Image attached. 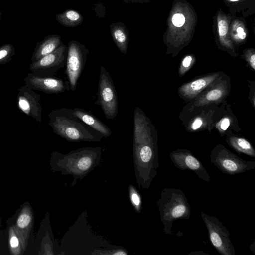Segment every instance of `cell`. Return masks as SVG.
I'll use <instances>...</instances> for the list:
<instances>
[{
  "label": "cell",
  "mask_w": 255,
  "mask_h": 255,
  "mask_svg": "<svg viewBox=\"0 0 255 255\" xmlns=\"http://www.w3.org/2000/svg\"><path fill=\"white\" fill-rule=\"evenodd\" d=\"M49 125L56 134L70 141H96L103 135L74 115L73 109L61 108L51 111Z\"/></svg>",
  "instance_id": "cell-1"
},
{
  "label": "cell",
  "mask_w": 255,
  "mask_h": 255,
  "mask_svg": "<svg viewBox=\"0 0 255 255\" xmlns=\"http://www.w3.org/2000/svg\"><path fill=\"white\" fill-rule=\"evenodd\" d=\"M160 219L166 234H173V222L177 219L188 220L191 215V208L184 193L178 188H165L157 202Z\"/></svg>",
  "instance_id": "cell-2"
},
{
  "label": "cell",
  "mask_w": 255,
  "mask_h": 255,
  "mask_svg": "<svg viewBox=\"0 0 255 255\" xmlns=\"http://www.w3.org/2000/svg\"><path fill=\"white\" fill-rule=\"evenodd\" d=\"M95 104L100 106L106 118L113 120L118 114V96L114 82L106 68L100 66L98 99Z\"/></svg>",
  "instance_id": "cell-3"
},
{
  "label": "cell",
  "mask_w": 255,
  "mask_h": 255,
  "mask_svg": "<svg viewBox=\"0 0 255 255\" xmlns=\"http://www.w3.org/2000/svg\"><path fill=\"white\" fill-rule=\"evenodd\" d=\"M211 162L223 173L229 175L242 173L255 168L254 161H248L218 145L211 154Z\"/></svg>",
  "instance_id": "cell-4"
},
{
  "label": "cell",
  "mask_w": 255,
  "mask_h": 255,
  "mask_svg": "<svg viewBox=\"0 0 255 255\" xmlns=\"http://www.w3.org/2000/svg\"><path fill=\"white\" fill-rule=\"evenodd\" d=\"M67 48L66 72L70 89L73 91L84 68L89 50L83 44L75 40L69 41Z\"/></svg>",
  "instance_id": "cell-5"
},
{
  "label": "cell",
  "mask_w": 255,
  "mask_h": 255,
  "mask_svg": "<svg viewBox=\"0 0 255 255\" xmlns=\"http://www.w3.org/2000/svg\"><path fill=\"white\" fill-rule=\"evenodd\" d=\"M201 216L208 230L211 244L222 255H235V249L230 238V234L215 216L201 212Z\"/></svg>",
  "instance_id": "cell-6"
},
{
  "label": "cell",
  "mask_w": 255,
  "mask_h": 255,
  "mask_svg": "<svg viewBox=\"0 0 255 255\" xmlns=\"http://www.w3.org/2000/svg\"><path fill=\"white\" fill-rule=\"evenodd\" d=\"M67 46L62 44L52 53L30 65L31 72L41 77H53L66 63Z\"/></svg>",
  "instance_id": "cell-7"
},
{
  "label": "cell",
  "mask_w": 255,
  "mask_h": 255,
  "mask_svg": "<svg viewBox=\"0 0 255 255\" xmlns=\"http://www.w3.org/2000/svg\"><path fill=\"white\" fill-rule=\"evenodd\" d=\"M170 157L174 165L181 170L194 172L202 180L210 181V176L203 165L188 150L178 149L171 152Z\"/></svg>",
  "instance_id": "cell-8"
},
{
  "label": "cell",
  "mask_w": 255,
  "mask_h": 255,
  "mask_svg": "<svg viewBox=\"0 0 255 255\" xmlns=\"http://www.w3.org/2000/svg\"><path fill=\"white\" fill-rule=\"evenodd\" d=\"M18 104L25 114L38 122L42 121V107L40 96L26 84L18 90Z\"/></svg>",
  "instance_id": "cell-9"
},
{
  "label": "cell",
  "mask_w": 255,
  "mask_h": 255,
  "mask_svg": "<svg viewBox=\"0 0 255 255\" xmlns=\"http://www.w3.org/2000/svg\"><path fill=\"white\" fill-rule=\"evenodd\" d=\"M24 81L31 89L47 93L58 94L66 90L64 81L53 77H41L31 73L27 75Z\"/></svg>",
  "instance_id": "cell-10"
},
{
  "label": "cell",
  "mask_w": 255,
  "mask_h": 255,
  "mask_svg": "<svg viewBox=\"0 0 255 255\" xmlns=\"http://www.w3.org/2000/svg\"><path fill=\"white\" fill-rule=\"evenodd\" d=\"M219 76V74L216 73L196 79L182 85L179 89V93L186 98H193L212 84Z\"/></svg>",
  "instance_id": "cell-11"
},
{
  "label": "cell",
  "mask_w": 255,
  "mask_h": 255,
  "mask_svg": "<svg viewBox=\"0 0 255 255\" xmlns=\"http://www.w3.org/2000/svg\"><path fill=\"white\" fill-rule=\"evenodd\" d=\"M73 111L75 116L103 136L107 137L111 135L112 132L110 128L91 113L79 108H74Z\"/></svg>",
  "instance_id": "cell-12"
},
{
  "label": "cell",
  "mask_w": 255,
  "mask_h": 255,
  "mask_svg": "<svg viewBox=\"0 0 255 255\" xmlns=\"http://www.w3.org/2000/svg\"><path fill=\"white\" fill-rule=\"evenodd\" d=\"M62 44L60 35L55 34L48 35L37 44L31 58V61H36L52 53Z\"/></svg>",
  "instance_id": "cell-13"
},
{
  "label": "cell",
  "mask_w": 255,
  "mask_h": 255,
  "mask_svg": "<svg viewBox=\"0 0 255 255\" xmlns=\"http://www.w3.org/2000/svg\"><path fill=\"white\" fill-rule=\"evenodd\" d=\"M111 34L119 50L126 54L129 43V32L122 22L114 23L110 26Z\"/></svg>",
  "instance_id": "cell-14"
},
{
  "label": "cell",
  "mask_w": 255,
  "mask_h": 255,
  "mask_svg": "<svg viewBox=\"0 0 255 255\" xmlns=\"http://www.w3.org/2000/svg\"><path fill=\"white\" fill-rule=\"evenodd\" d=\"M55 17L59 23L67 27H76L81 25L83 21V17L79 12L71 9L56 14Z\"/></svg>",
  "instance_id": "cell-15"
},
{
  "label": "cell",
  "mask_w": 255,
  "mask_h": 255,
  "mask_svg": "<svg viewBox=\"0 0 255 255\" xmlns=\"http://www.w3.org/2000/svg\"><path fill=\"white\" fill-rule=\"evenodd\" d=\"M228 144L238 152L255 157V151L250 143L245 138L233 136L228 140Z\"/></svg>",
  "instance_id": "cell-16"
},
{
  "label": "cell",
  "mask_w": 255,
  "mask_h": 255,
  "mask_svg": "<svg viewBox=\"0 0 255 255\" xmlns=\"http://www.w3.org/2000/svg\"><path fill=\"white\" fill-rule=\"evenodd\" d=\"M226 94V90L223 86H218L208 91L204 96L200 97L197 102V105H204L218 102Z\"/></svg>",
  "instance_id": "cell-17"
},
{
  "label": "cell",
  "mask_w": 255,
  "mask_h": 255,
  "mask_svg": "<svg viewBox=\"0 0 255 255\" xmlns=\"http://www.w3.org/2000/svg\"><path fill=\"white\" fill-rule=\"evenodd\" d=\"M15 54V49L10 44H5L0 47V64L8 62Z\"/></svg>",
  "instance_id": "cell-18"
},
{
  "label": "cell",
  "mask_w": 255,
  "mask_h": 255,
  "mask_svg": "<svg viewBox=\"0 0 255 255\" xmlns=\"http://www.w3.org/2000/svg\"><path fill=\"white\" fill-rule=\"evenodd\" d=\"M31 220V216L28 211H22L17 220V225L19 228H25L30 224Z\"/></svg>",
  "instance_id": "cell-19"
},
{
  "label": "cell",
  "mask_w": 255,
  "mask_h": 255,
  "mask_svg": "<svg viewBox=\"0 0 255 255\" xmlns=\"http://www.w3.org/2000/svg\"><path fill=\"white\" fill-rule=\"evenodd\" d=\"M194 62L193 58L191 55L186 56L182 60L179 68V73L183 75L191 67Z\"/></svg>",
  "instance_id": "cell-20"
},
{
  "label": "cell",
  "mask_w": 255,
  "mask_h": 255,
  "mask_svg": "<svg viewBox=\"0 0 255 255\" xmlns=\"http://www.w3.org/2000/svg\"><path fill=\"white\" fill-rule=\"evenodd\" d=\"M92 159L88 156H84L81 157L77 163V167L81 170H86L91 166Z\"/></svg>",
  "instance_id": "cell-21"
},
{
  "label": "cell",
  "mask_w": 255,
  "mask_h": 255,
  "mask_svg": "<svg viewBox=\"0 0 255 255\" xmlns=\"http://www.w3.org/2000/svg\"><path fill=\"white\" fill-rule=\"evenodd\" d=\"M219 34L221 38L224 37L228 32V26L227 21L222 19L218 23Z\"/></svg>",
  "instance_id": "cell-22"
},
{
  "label": "cell",
  "mask_w": 255,
  "mask_h": 255,
  "mask_svg": "<svg viewBox=\"0 0 255 255\" xmlns=\"http://www.w3.org/2000/svg\"><path fill=\"white\" fill-rule=\"evenodd\" d=\"M185 22L184 16L181 13H176L173 15L172 18V22L176 27H181Z\"/></svg>",
  "instance_id": "cell-23"
},
{
  "label": "cell",
  "mask_w": 255,
  "mask_h": 255,
  "mask_svg": "<svg viewBox=\"0 0 255 255\" xmlns=\"http://www.w3.org/2000/svg\"><path fill=\"white\" fill-rule=\"evenodd\" d=\"M203 124V120L201 117H197L194 119L190 125V128L192 130L199 129Z\"/></svg>",
  "instance_id": "cell-24"
},
{
  "label": "cell",
  "mask_w": 255,
  "mask_h": 255,
  "mask_svg": "<svg viewBox=\"0 0 255 255\" xmlns=\"http://www.w3.org/2000/svg\"><path fill=\"white\" fill-rule=\"evenodd\" d=\"M10 246L13 251H15L19 247V240L17 237L14 235H10L9 240Z\"/></svg>",
  "instance_id": "cell-25"
},
{
  "label": "cell",
  "mask_w": 255,
  "mask_h": 255,
  "mask_svg": "<svg viewBox=\"0 0 255 255\" xmlns=\"http://www.w3.org/2000/svg\"><path fill=\"white\" fill-rule=\"evenodd\" d=\"M230 124V121L229 118L226 117L222 119L219 123L220 129L222 131L226 130L229 127Z\"/></svg>",
  "instance_id": "cell-26"
},
{
  "label": "cell",
  "mask_w": 255,
  "mask_h": 255,
  "mask_svg": "<svg viewBox=\"0 0 255 255\" xmlns=\"http://www.w3.org/2000/svg\"><path fill=\"white\" fill-rule=\"evenodd\" d=\"M131 200L134 205L138 207L140 204V198L139 196L135 192H133L131 194Z\"/></svg>",
  "instance_id": "cell-27"
},
{
  "label": "cell",
  "mask_w": 255,
  "mask_h": 255,
  "mask_svg": "<svg viewBox=\"0 0 255 255\" xmlns=\"http://www.w3.org/2000/svg\"><path fill=\"white\" fill-rule=\"evenodd\" d=\"M237 36L240 39L244 40L246 37V33L242 27H239L236 29Z\"/></svg>",
  "instance_id": "cell-28"
},
{
  "label": "cell",
  "mask_w": 255,
  "mask_h": 255,
  "mask_svg": "<svg viewBox=\"0 0 255 255\" xmlns=\"http://www.w3.org/2000/svg\"><path fill=\"white\" fill-rule=\"evenodd\" d=\"M248 62L249 63L250 66L251 68L255 70V53H252L251 54L248 59Z\"/></svg>",
  "instance_id": "cell-29"
},
{
  "label": "cell",
  "mask_w": 255,
  "mask_h": 255,
  "mask_svg": "<svg viewBox=\"0 0 255 255\" xmlns=\"http://www.w3.org/2000/svg\"><path fill=\"white\" fill-rule=\"evenodd\" d=\"M125 254H126V253H125L123 251H121L116 252L113 253V255H125Z\"/></svg>",
  "instance_id": "cell-30"
},
{
  "label": "cell",
  "mask_w": 255,
  "mask_h": 255,
  "mask_svg": "<svg viewBox=\"0 0 255 255\" xmlns=\"http://www.w3.org/2000/svg\"><path fill=\"white\" fill-rule=\"evenodd\" d=\"M230 0L231 1H233V2H235V1H238L239 0Z\"/></svg>",
  "instance_id": "cell-31"
}]
</instances>
